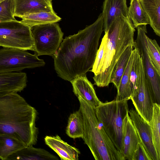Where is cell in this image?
Returning a JSON list of instances; mask_svg holds the SVG:
<instances>
[{
	"instance_id": "obj_1",
	"label": "cell",
	"mask_w": 160,
	"mask_h": 160,
	"mask_svg": "<svg viewBox=\"0 0 160 160\" xmlns=\"http://www.w3.org/2000/svg\"><path fill=\"white\" fill-rule=\"evenodd\" d=\"M103 29L102 13L92 24L63 40L52 56L55 69L59 77L70 82L92 68Z\"/></svg>"
},
{
	"instance_id": "obj_2",
	"label": "cell",
	"mask_w": 160,
	"mask_h": 160,
	"mask_svg": "<svg viewBox=\"0 0 160 160\" xmlns=\"http://www.w3.org/2000/svg\"><path fill=\"white\" fill-rule=\"evenodd\" d=\"M37 112L18 93L0 97V134L12 136L26 147L37 141Z\"/></svg>"
},
{
	"instance_id": "obj_3",
	"label": "cell",
	"mask_w": 160,
	"mask_h": 160,
	"mask_svg": "<svg viewBox=\"0 0 160 160\" xmlns=\"http://www.w3.org/2000/svg\"><path fill=\"white\" fill-rule=\"evenodd\" d=\"M135 28L128 17L121 14L104 31L107 42L104 56L97 73L93 77L98 87L108 86L110 83L111 75L119 58L129 45H134Z\"/></svg>"
},
{
	"instance_id": "obj_4",
	"label": "cell",
	"mask_w": 160,
	"mask_h": 160,
	"mask_svg": "<svg viewBox=\"0 0 160 160\" xmlns=\"http://www.w3.org/2000/svg\"><path fill=\"white\" fill-rule=\"evenodd\" d=\"M82 115V138L96 160H124L115 148L97 118L94 108L80 97H78Z\"/></svg>"
},
{
	"instance_id": "obj_5",
	"label": "cell",
	"mask_w": 160,
	"mask_h": 160,
	"mask_svg": "<svg viewBox=\"0 0 160 160\" xmlns=\"http://www.w3.org/2000/svg\"><path fill=\"white\" fill-rule=\"evenodd\" d=\"M128 101L115 99L101 102L94 108L97 118L116 148L122 154L123 122L128 114Z\"/></svg>"
},
{
	"instance_id": "obj_6",
	"label": "cell",
	"mask_w": 160,
	"mask_h": 160,
	"mask_svg": "<svg viewBox=\"0 0 160 160\" xmlns=\"http://www.w3.org/2000/svg\"><path fill=\"white\" fill-rule=\"evenodd\" d=\"M34 51L39 56H53L63 40V33L57 22L36 25L31 28Z\"/></svg>"
},
{
	"instance_id": "obj_7",
	"label": "cell",
	"mask_w": 160,
	"mask_h": 160,
	"mask_svg": "<svg viewBox=\"0 0 160 160\" xmlns=\"http://www.w3.org/2000/svg\"><path fill=\"white\" fill-rule=\"evenodd\" d=\"M0 46L33 51L31 28L17 20L0 22Z\"/></svg>"
},
{
	"instance_id": "obj_8",
	"label": "cell",
	"mask_w": 160,
	"mask_h": 160,
	"mask_svg": "<svg viewBox=\"0 0 160 160\" xmlns=\"http://www.w3.org/2000/svg\"><path fill=\"white\" fill-rule=\"evenodd\" d=\"M19 48H3L0 49V73L19 72L27 68L43 67L45 64L35 53Z\"/></svg>"
},
{
	"instance_id": "obj_9",
	"label": "cell",
	"mask_w": 160,
	"mask_h": 160,
	"mask_svg": "<svg viewBox=\"0 0 160 160\" xmlns=\"http://www.w3.org/2000/svg\"><path fill=\"white\" fill-rule=\"evenodd\" d=\"M137 35L134 43V47L138 51L144 71L149 83L156 103L160 102V75L158 73L151 61L147 47L146 36L147 31L146 25L137 28Z\"/></svg>"
},
{
	"instance_id": "obj_10",
	"label": "cell",
	"mask_w": 160,
	"mask_h": 160,
	"mask_svg": "<svg viewBox=\"0 0 160 160\" xmlns=\"http://www.w3.org/2000/svg\"><path fill=\"white\" fill-rule=\"evenodd\" d=\"M140 72V80L139 86L132 93L130 99L132 101L136 111L150 125L153 114V103L156 102L146 76L141 59Z\"/></svg>"
},
{
	"instance_id": "obj_11",
	"label": "cell",
	"mask_w": 160,
	"mask_h": 160,
	"mask_svg": "<svg viewBox=\"0 0 160 160\" xmlns=\"http://www.w3.org/2000/svg\"><path fill=\"white\" fill-rule=\"evenodd\" d=\"M128 113L137 131L140 142L152 160H160L154 145L150 125L145 121L133 108L128 111Z\"/></svg>"
},
{
	"instance_id": "obj_12",
	"label": "cell",
	"mask_w": 160,
	"mask_h": 160,
	"mask_svg": "<svg viewBox=\"0 0 160 160\" xmlns=\"http://www.w3.org/2000/svg\"><path fill=\"white\" fill-rule=\"evenodd\" d=\"M27 80L24 72L0 73V97L21 92L27 86Z\"/></svg>"
},
{
	"instance_id": "obj_13",
	"label": "cell",
	"mask_w": 160,
	"mask_h": 160,
	"mask_svg": "<svg viewBox=\"0 0 160 160\" xmlns=\"http://www.w3.org/2000/svg\"><path fill=\"white\" fill-rule=\"evenodd\" d=\"M122 134V155L124 160H132L134 151L140 140L128 114L123 120Z\"/></svg>"
},
{
	"instance_id": "obj_14",
	"label": "cell",
	"mask_w": 160,
	"mask_h": 160,
	"mask_svg": "<svg viewBox=\"0 0 160 160\" xmlns=\"http://www.w3.org/2000/svg\"><path fill=\"white\" fill-rule=\"evenodd\" d=\"M70 82L73 91L77 97H82L94 108L100 103L101 102L97 97L92 84L86 74L75 78Z\"/></svg>"
},
{
	"instance_id": "obj_15",
	"label": "cell",
	"mask_w": 160,
	"mask_h": 160,
	"mask_svg": "<svg viewBox=\"0 0 160 160\" xmlns=\"http://www.w3.org/2000/svg\"><path fill=\"white\" fill-rule=\"evenodd\" d=\"M15 17L40 12H55L52 0H14Z\"/></svg>"
},
{
	"instance_id": "obj_16",
	"label": "cell",
	"mask_w": 160,
	"mask_h": 160,
	"mask_svg": "<svg viewBox=\"0 0 160 160\" xmlns=\"http://www.w3.org/2000/svg\"><path fill=\"white\" fill-rule=\"evenodd\" d=\"M102 14L104 32L108 29L114 19L119 15L122 14L128 17L127 0H104Z\"/></svg>"
},
{
	"instance_id": "obj_17",
	"label": "cell",
	"mask_w": 160,
	"mask_h": 160,
	"mask_svg": "<svg viewBox=\"0 0 160 160\" xmlns=\"http://www.w3.org/2000/svg\"><path fill=\"white\" fill-rule=\"evenodd\" d=\"M45 143L54 151L62 160H78L80 152L77 148L68 144L58 135L46 136Z\"/></svg>"
},
{
	"instance_id": "obj_18",
	"label": "cell",
	"mask_w": 160,
	"mask_h": 160,
	"mask_svg": "<svg viewBox=\"0 0 160 160\" xmlns=\"http://www.w3.org/2000/svg\"><path fill=\"white\" fill-rule=\"evenodd\" d=\"M58 160V157L44 149L31 146L18 151L10 156L7 160Z\"/></svg>"
},
{
	"instance_id": "obj_19",
	"label": "cell",
	"mask_w": 160,
	"mask_h": 160,
	"mask_svg": "<svg viewBox=\"0 0 160 160\" xmlns=\"http://www.w3.org/2000/svg\"><path fill=\"white\" fill-rule=\"evenodd\" d=\"M156 34L160 36V0H139Z\"/></svg>"
},
{
	"instance_id": "obj_20",
	"label": "cell",
	"mask_w": 160,
	"mask_h": 160,
	"mask_svg": "<svg viewBox=\"0 0 160 160\" xmlns=\"http://www.w3.org/2000/svg\"><path fill=\"white\" fill-rule=\"evenodd\" d=\"M22 23L31 28L34 26L57 22L61 18L55 12H40L24 15L18 17Z\"/></svg>"
},
{
	"instance_id": "obj_21",
	"label": "cell",
	"mask_w": 160,
	"mask_h": 160,
	"mask_svg": "<svg viewBox=\"0 0 160 160\" xmlns=\"http://www.w3.org/2000/svg\"><path fill=\"white\" fill-rule=\"evenodd\" d=\"M26 146L21 141L10 135L0 134V159L7 160L11 155Z\"/></svg>"
},
{
	"instance_id": "obj_22",
	"label": "cell",
	"mask_w": 160,
	"mask_h": 160,
	"mask_svg": "<svg viewBox=\"0 0 160 160\" xmlns=\"http://www.w3.org/2000/svg\"><path fill=\"white\" fill-rule=\"evenodd\" d=\"M134 48V45H129L120 56L114 66L110 82L113 84L117 90Z\"/></svg>"
},
{
	"instance_id": "obj_23",
	"label": "cell",
	"mask_w": 160,
	"mask_h": 160,
	"mask_svg": "<svg viewBox=\"0 0 160 160\" xmlns=\"http://www.w3.org/2000/svg\"><path fill=\"white\" fill-rule=\"evenodd\" d=\"M128 16L135 28L149 24L148 18L139 0H131L128 8Z\"/></svg>"
},
{
	"instance_id": "obj_24",
	"label": "cell",
	"mask_w": 160,
	"mask_h": 160,
	"mask_svg": "<svg viewBox=\"0 0 160 160\" xmlns=\"http://www.w3.org/2000/svg\"><path fill=\"white\" fill-rule=\"evenodd\" d=\"M83 132V117L79 109L70 115L66 128V133L70 137L75 139L82 138Z\"/></svg>"
},
{
	"instance_id": "obj_25",
	"label": "cell",
	"mask_w": 160,
	"mask_h": 160,
	"mask_svg": "<svg viewBox=\"0 0 160 160\" xmlns=\"http://www.w3.org/2000/svg\"><path fill=\"white\" fill-rule=\"evenodd\" d=\"M133 58L132 52L122 77L115 99L128 100L130 99L132 93L130 86V74Z\"/></svg>"
},
{
	"instance_id": "obj_26",
	"label": "cell",
	"mask_w": 160,
	"mask_h": 160,
	"mask_svg": "<svg viewBox=\"0 0 160 160\" xmlns=\"http://www.w3.org/2000/svg\"><path fill=\"white\" fill-rule=\"evenodd\" d=\"M150 125L154 145L160 159V105L156 102L153 103V114Z\"/></svg>"
},
{
	"instance_id": "obj_27",
	"label": "cell",
	"mask_w": 160,
	"mask_h": 160,
	"mask_svg": "<svg viewBox=\"0 0 160 160\" xmlns=\"http://www.w3.org/2000/svg\"><path fill=\"white\" fill-rule=\"evenodd\" d=\"M147 47L152 64L156 71L160 75V48L155 39H152L147 35Z\"/></svg>"
},
{
	"instance_id": "obj_28",
	"label": "cell",
	"mask_w": 160,
	"mask_h": 160,
	"mask_svg": "<svg viewBox=\"0 0 160 160\" xmlns=\"http://www.w3.org/2000/svg\"><path fill=\"white\" fill-rule=\"evenodd\" d=\"M14 0H4L0 3V22L16 21Z\"/></svg>"
},
{
	"instance_id": "obj_29",
	"label": "cell",
	"mask_w": 160,
	"mask_h": 160,
	"mask_svg": "<svg viewBox=\"0 0 160 160\" xmlns=\"http://www.w3.org/2000/svg\"><path fill=\"white\" fill-rule=\"evenodd\" d=\"M107 42V35H104L102 38L100 45L98 49L95 61L92 69L90 70L96 75L98 73L100 68L101 62L103 58L105 52V47Z\"/></svg>"
},
{
	"instance_id": "obj_30",
	"label": "cell",
	"mask_w": 160,
	"mask_h": 160,
	"mask_svg": "<svg viewBox=\"0 0 160 160\" xmlns=\"http://www.w3.org/2000/svg\"><path fill=\"white\" fill-rule=\"evenodd\" d=\"M132 160H152L150 156L140 141L136 146Z\"/></svg>"
},
{
	"instance_id": "obj_31",
	"label": "cell",
	"mask_w": 160,
	"mask_h": 160,
	"mask_svg": "<svg viewBox=\"0 0 160 160\" xmlns=\"http://www.w3.org/2000/svg\"><path fill=\"white\" fill-rule=\"evenodd\" d=\"M4 0H0V3Z\"/></svg>"
}]
</instances>
